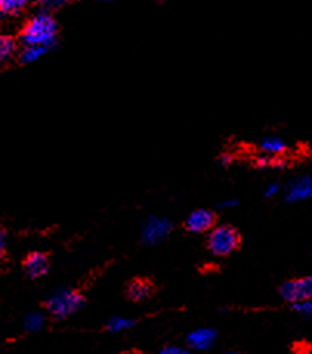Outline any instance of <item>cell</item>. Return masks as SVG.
I'll list each match as a JSON object with an SVG mask.
<instances>
[{"label":"cell","instance_id":"obj_22","mask_svg":"<svg viewBox=\"0 0 312 354\" xmlns=\"http://www.w3.org/2000/svg\"><path fill=\"white\" fill-rule=\"evenodd\" d=\"M233 162V156L231 153H223L220 156V164L221 166H231V164Z\"/></svg>","mask_w":312,"mask_h":354},{"label":"cell","instance_id":"obj_2","mask_svg":"<svg viewBox=\"0 0 312 354\" xmlns=\"http://www.w3.org/2000/svg\"><path fill=\"white\" fill-rule=\"evenodd\" d=\"M84 306H86V297H84L82 292L73 290V288H61L45 300V308L51 314V317L56 320L73 316Z\"/></svg>","mask_w":312,"mask_h":354},{"label":"cell","instance_id":"obj_17","mask_svg":"<svg viewBox=\"0 0 312 354\" xmlns=\"http://www.w3.org/2000/svg\"><path fill=\"white\" fill-rule=\"evenodd\" d=\"M292 310L298 314H302L304 317L312 319V299L295 301V304H292Z\"/></svg>","mask_w":312,"mask_h":354},{"label":"cell","instance_id":"obj_3","mask_svg":"<svg viewBox=\"0 0 312 354\" xmlns=\"http://www.w3.org/2000/svg\"><path fill=\"white\" fill-rule=\"evenodd\" d=\"M242 246V235L231 225L213 226L207 235V249L217 257H227Z\"/></svg>","mask_w":312,"mask_h":354},{"label":"cell","instance_id":"obj_20","mask_svg":"<svg viewBox=\"0 0 312 354\" xmlns=\"http://www.w3.org/2000/svg\"><path fill=\"white\" fill-rule=\"evenodd\" d=\"M162 354H186L188 351H186L184 348H181V346H175V345H167L164 348L161 350Z\"/></svg>","mask_w":312,"mask_h":354},{"label":"cell","instance_id":"obj_4","mask_svg":"<svg viewBox=\"0 0 312 354\" xmlns=\"http://www.w3.org/2000/svg\"><path fill=\"white\" fill-rule=\"evenodd\" d=\"M173 231V221L167 217L150 215L142 225L141 239L148 246H156L164 241Z\"/></svg>","mask_w":312,"mask_h":354},{"label":"cell","instance_id":"obj_11","mask_svg":"<svg viewBox=\"0 0 312 354\" xmlns=\"http://www.w3.org/2000/svg\"><path fill=\"white\" fill-rule=\"evenodd\" d=\"M260 150L262 153L272 155V156H282L288 152V146L286 142L278 136H266L260 142Z\"/></svg>","mask_w":312,"mask_h":354},{"label":"cell","instance_id":"obj_8","mask_svg":"<svg viewBox=\"0 0 312 354\" xmlns=\"http://www.w3.org/2000/svg\"><path fill=\"white\" fill-rule=\"evenodd\" d=\"M23 272L28 275L30 279H41L45 274H48L51 268L50 255L45 252H30L22 261Z\"/></svg>","mask_w":312,"mask_h":354},{"label":"cell","instance_id":"obj_24","mask_svg":"<svg viewBox=\"0 0 312 354\" xmlns=\"http://www.w3.org/2000/svg\"><path fill=\"white\" fill-rule=\"evenodd\" d=\"M101 2H106V3H110V2H115V0H101Z\"/></svg>","mask_w":312,"mask_h":354},{"label":"cell","instance_id":"obj_23","mask_svg":"<svg viewBox=\"0 0 312 354\" xmlns=\"http://www.w3.org/2000/svg\"><path fill=\"white\" fill-rule=\"evenodd\" d=\"M238 205V200H226L223 203H220L218 207L220 209H231V207H235Z\"/></svg>","mask_w":312,"mask_h":354},{"label":"cell","instance_id":"obj_18","mask_svg":"<svg viewBox=\"0 0 312 354\" xmlns=\"http://www.w3.org/2000/svg\"><path fill=\"white\" fill-rule=\"evenodd\" d=\"M43 11H55L67 5L70 0H35Z\"/></svg>","mask_w":312,"mask_h":354},{"label":"cell","instance_id":"obj_1","mask_svg":"<svg viewBox=\"0 0 312 354\" xmlns=\"http://www.w3.org/2000/svg\"><path fill=\"white\" fill-rule=\"evenodd\" d=\"M59 25L50 11H41L28 19L21 31L23 45H41L51 48L56 44Z\"/></svg>","mask_w":312,"mask_h":354},{"label":"cell","instance_id":"obj_13","mask_svg":"<svg viewBox=\"0 0 312 354\" xmlns=\"http://www.w3.org/2000/svg\"><path fill=\"white\" fill-rule=\"evenodd\" d=\"M31 0H0V15L14 17L28 8Z\"/></svg>","mask_w":312,"mask_h":354},{"label":"cell","instance_id":"obj_7","mask_svg":"<svg viewBox=\"0 0 312 354\" xmlns=\"http://www.w3.org/2000/svg\"><path fill=\"white\" fill-rule=\"evenodd\" d=\"M284 198L288 203H302L312 198V175L297 176L284 187Z\"/></svg>","mask_w":312,"mask_h":354},{"label":"cell","instance_id":"obj_5","mask_svg":"<svg viewBox=\"0 0 312 354\" xmlns=\"http://www.w3.org/2000/svg\"><path fill=\"white\" fill-rule=\"evenodd\" d=\"M278 292H280L283 300L291 305L295 304V301L312 299V275L286 280L278 288Z\"/></svg>","mask_w":312,"mask_h":354},{"label":"cell","instance_id":"obj_19","mask_svg":"<svg viewBox=\"0 0 312 354\" xmlns=\"http://www.w3.org/2000/svg\"><path fill=\"white\" fill-rule=\"evenodd\" d=\"M6 254V231L3 226H0V260L5 257Z\"/></svg>","mask_w":312,"mask_h":354},{"label":"cell","instance_id":"obj_21","mask_svg":"<svg viewBox=\"0 0 312 354\" xmlns=\"http://www.w3.org/2000/svg\"><path fill=\"white\" fill-rule=\"evenodd\" d=\"M278 192H280V185H278V183H271V185L266 187L264 195L268 196V198H272V196H275Z\"/></svg>","mask_w":312,"mask_h":354},{"label":"cell","instance_id":"obj_6","mask_svg":"<svg viewBox=\"0 0 312 354\" xmlns=\"http://www.w3.org/2000/svg\"><path fill=\"white\" fill-rule=\"evenodd\" d=\"M217 225V214L211 209H197L184 221L187 232L192 234H206Z\"/></svg>","mask_w":312,"mask_h":354},{"label":"cell","instance_id":"obj_16","mask_svg":"<svg viewBox=\"0 0 312 354\" xmlns=\"http://www.w3.org/2000/svg\"><path fill=\"white\" fill-rule=\"evenodd\" d=\"M45 325V317L42 313H30L27 317L23 319V326L25 330L30 333H37L41 331Z\"/></svg>","mask_w":312,"mask_h":354},{"label":"cell","instance_id":"obj_9","mask_svg":"<svg viewBox=\"0 0 312 354\" xmlns=\"http://www.w3.org/2000/svg\"><path fill=\"white\" fill-rule=\"evenodd\" d=\"M126 297L130 301H144L155 294V283L150 279L135 277L124 288Z\"/></svg>","mask_w":312,"mask_h":354},{"label":"cell","instance_id":"obj_15","mask_svg":"<svg viewBox=\"0 0 312 354\" xmlns=\"http://www.w3.org/2000/svg\"><path fill=\"white\" fill-rule=\"evenodd\" d=\"M136 325V320L126 319V317H112L106 324V330L108 333H122L127 330H132Z\"/></svg>","mask_w":312,"mask_h":354},{"label":"cell","instance_id":"obj_14","mask_svg":"<svg viewBox=\"0 0 312 354\" xmlns=\"http://www.w3.org/2000/svg\"><path fill=\"white\" fill-rule=\"evenodd\" d=\"M48 50L50 48L41 47V45H25L23 50L19 53V61H21V64H32L43 55H47Z\"/></svg>","mask_w":312,"mask_h":354},{"label":"cell","instance_id":"obj_12","mask_svg":"<svg viewBox=\"0 0 312 354\" xmlns=\"http://www.w3.org/2000/svg\"><path fill=\"white\" fill-rule=\"evenodd\" d=\"M17 55V41L10 35H0V67L11 62Z\"/></svg>","mask_w":312,"mask_h":354},{"label":"cell","instance_id":"obj_10","mask_svg":"<svg viewBox=\"0 0 312 354\" xmlns=\"http://www.w3.org/2000/svg\"><path fill=\"white\" fill-rule=\"evenodd\" d=\"M217 331L213 328H198V330L192 331L186 339V344L191 350L197 351H206L215 344Z\"/></svg>","mask_w":312,"mask_h":354}]
</instances>
